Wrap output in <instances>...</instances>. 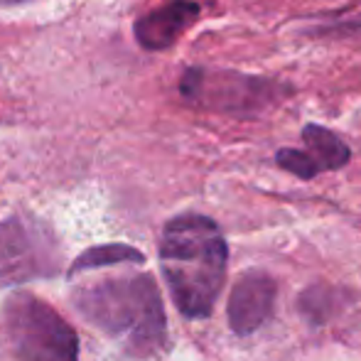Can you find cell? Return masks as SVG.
<instances>
[{
  "label": "cell",
  "instance_id": "1",
  "mask_svg": "<svg viewBox=\"0 0 361 361\" xmlns=\"http://www.w3.org/2000/svg\"><path fill=\"white\" fill-rule=\"evenodd\" d=\"M228 246L214 219L187 212L165 224L160 268L177 310L190 319L212 314L226 278Z\"/></svg>",
  "mask_w": 361,
  "mask_h": 361
},
{
  "label": "cell",
  "instance_id": "2",
  "mask_svg": "<svg viewBox=\"0 0 361 361\" xmlns=\"http://www.w3.org/2000/svg\"><path fill=\"white\" fill-rule=\"evenodd\" d=\"M74 307L133 354H152L165 342V310L150 276H114L86 286L74 293Z\"/></svg>",
  "mask_w": 361,
  "mask_h": 361
},
{
  "label": "cell",
  "instance_id": "3",
  "mask_svg": "<svg viewBox=\"0 0 361 361\" xmlns=\"http://www.w3.org/2000/svg\"><path fill=\"white\" fill-rule=\"evenodd\" d=\"M3 329L20 361H79L74 329L30 293H15L5 302Z\"/></svg>",
  "mask_w": 361,
  "mask_h": 361
},
{
  "label": "cell",
  "instance_id": "4",
  "mask_svg": "<svg viewBox=\"0 0 361 361\" xmlns=\"http://www.w3.org/2000/svg\"><path fill=\"white\" fill-rule=\"evenodd\" d=\"M182 94L221 114L258 116L286 96V86L266 76L190 69L182 79Z\"/></svg>",
  "mask_w": 361,
  "mask_h": 361
},
{
  "label": "cell",
  "instance_id": "5",
  "mask_svg": "<svg viewBox=\"0 0 361 361\" xmlns=\"http://www.w3.org/2000/svg\"><path fill=\"white\" fill-rule=\"evenodd\" d=\"M59 246L37 221L8 219L0 224V283H23L59 271Z\"/></svg>",
  "mask_w": 361,
  "mask_h": 361
},
{
  "label": "cell",
  "instance_id": "6",
  "mask_svg": "<svg viewBox=\"0 0 361 361\" xmlns=\"http://www.w3.org/2000/svg\"><path fill=\"white\" fill-rule=\"evenodd\" d=\"M278 286L266 271H246L238 276L233 283L231 293H228L226 305V317L228 327L238 334L246 337L253 334L273 312L276 305Z\"/></svg>",
  "mask_w": 361,
  "mask_h": 361
},
{
  "label": "cell",
  "instance_id": "7",
  "mask_svg": "<svg viewBox=\"0 0 361 361\" xmlns=\"http://www.w3.org/2000/svg\"><path fill=\"white\" fill-rule=\"evenodd\" d=\"M200 18V3L195 0H170L135 20V39L150 52L167 49L182 37L187 27Z\"/></svg>",
  "mask_w": 361,
  "mask_h": 361
},
{
  "label": "cell",
  "instance_id": "8",
  "mask_svg": "<svg viewBox=\"0 0 361 361\" xmlns=\"http://www.w3.org/2000/svg\"><path fill=\"white\" fill-rule=\"evenodd\" d=\"M302 150L307 152V157L312 160V165L317 167L319 172L324 170H339L349 162L352 157V150L349 145L339 138L337 133H332L329 128L317 123H307L302 128Z\"/></svg>",
  "mask_w": 361,
  "mask_h": 361
},
{
  "label": "cell",
  "instance_id": "9",
  "mask_svg": "<svg viewBox=\"0 0 361 361\" xmlns=\"http://www.w3.org/2000/svg\"><path fill=\"white\" fill-rule=\"evenodd\" d=\"M140 263L143 261V253H138L130 246H121V243H114V246H96L89 248L84 256L72 266V276L81 271H91V268H101V266H111V263Z\"/></svg>",
  "mask_w": 361,
  "mask_h": 361
},
{
  "label": "cell",
  "instance_id": "10",
  "mask_svg": "<svg viewBox=\"0 0 361 361\" xmlns=\"http://www.w3.org/2000/svg\"><path fill=\"white\" fill-rule=\"evenodd\" d=\"M276 162L290 175L300 177V180H312V177L319 175V170L312 165L307 152L300 150V147H283V150H278Z\"/></svg>",
  "mask_w": 361,
  "mask_h": 361
},
{
  "label": "cell",
  "instance_id": "11",
  "mask_svg": "<svg viewBox=\"0 0 361 361\" xmlns=\"http://www.w3.org/2000/svg\"><path fill=\"white\" fill-rule=\"evenodd\" d=\"M0 3H10V0H0Z\"/></svg>",
  "mask_w": 361,
  "mask_h": 361
}]
</instances>
